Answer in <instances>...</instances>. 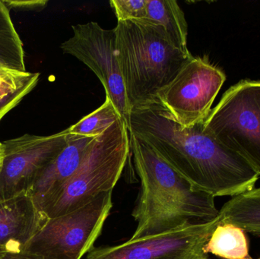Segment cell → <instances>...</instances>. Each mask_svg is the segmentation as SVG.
Returning a JSON list of instances; mask_svg holds the SVG:
<instances>
[{"label":"cell","mask_w":260,"mask_h":259,"mask_svg":"<svg viewBox=\"0 0 260 259\" xmlns=\"http://www.w3.org/2000/svg\"><path fill=\"white\" fill-rule=\"evenodd\" d=\"M204 120L182 128L156 98L131 108L127 127L198 191L234 197L254 189L259 175L206 132Z\"/></svg>","instance_id":"6da1fadb"},{"label":"cell","mask_w":260,"mask_h":259,"mask_svg":"<svg viewBox=\"0 0 260 259\" xmlns=\"http://www.w3.org/2000/svg\"><path fill=\"white\" fill-rule=\"evenodd\" d=\"M40 73L21 71L0 65V121L36 87Z\"/></svg>","instance_id":"2e32d148"},{"label":"cell","mask_w":260,"mask_h":259,"mask_svg":"<svg viewBox=\"0 0 260 259\" xmlns=\"http://www.w3.org/2000/svg\"><path fill=\"white\" fill-rule=\"evenodd\" d=\"M204 129L260 176V81L231 87L205 119Z\"/></svg>","instance_id":"5b68a950"},{"label":"cell","mask_w":260,"mask_h":259,"mask_svg":"<svg viewBox=\"0 0 260 259\" xmlns=\"http://www.w3.org/2000/svg\"><path fill=\"white\" fill-rule=\"evenodd\" d=\"M221 224H232L260 237V189H253L226 202L219 211Z\"/></svg>","instance_id":"5bb4252c"},{"label":"cell","mask_w":260,"mask_h":259,"mask_svg":"<svg viewBox=\"0 0 260 259\" xmlns=\"http://www.w3.org/2000/svg\"><path fill=\"white\" fill-rule=\"evenodd\" d=\"M0 65H3V64H2L1 62H0Z\"/></svg>","instance_id":"603a6c76"},{"label":"cell","mask_w":260,"mask_h":259,"mask_svg":"<svg viewBox=\"0 0 260 259\" xmlns=\"http://www.w3.org/2000/svg\"><path fill=\"white\" fill-rule=\"evenodd\" d=\"M8 9H18L21 11H41L47 6V0H30V1H13L3 0Z\"/></svg>","instance_id":"ffe728a7"},{"label":"cell","mask_w":260,"mask_h":259,"mask_svg":"<svg viewBox=\"0 0 260 259\" xmlns=\"http://www.w3.org/2000/svg\"><path fill=\"white\" fill-rule=\"evenodd\" d=\"M219 216L207 223L186 225L117 246L94 247L85 259H209L205 252Z\"/></svg>","instance_id":"9c48e42d"},{"label":"cell","mask_w":260,"mask_h":259,"mask_svg":"<svg viewBox=\"0 0 260 259\" xmlns=\"http://www.w3.org/2000/svg\"><path fill=\"white\" fill-rule=\"evenodd\" d=\"M114 30L130 108L157 98L192 57L174 47L158 25L145 20L117 21Z\"/></svg>","instance_id":"3957f363"},{"label":"cell","mask_w":260,"mask_h":259,"mask_svg":"<svg viewBox=\"0 0 260 259\" xmlns=\"http://www.w3.org/2000/svg\"><path fill=\"white\" fill-rule=\"evenodd\" d=\"M117 21H136L146 18V0H111Z\"/></svg>","instance_id":"d6986e66"},{"label":"cell","mask_w":260,"mask_h":259,"mask_svg":"<svg viewBox=\"0 0 260 259\" xmlns=\"http://www.w3.org/2000/svg\"><path fill=\"white\" fill-rule=\"evenodd\" d=\"M144 20L158 25L174 47L190 53L187 47V22L177 1L146 0V18Z\"/></svg>","instance_id":"4fadbf2b"},{"label":"cell","mask_w":260,"mask_h":259,"mask_svg":"<svg viewBox=\"0 0 260 259\" xmlns=\"http://www.w3.org/2000/svg\"><path fill=\"white\" fill-rule=\"evenodd\" d=\"M112 207L108 192L76 211L48 219L26 252L42 259H82L94 248Z\"/></svg>","instance_id":"8992f818"},{"label":"cell","mask_w":260,"mask_h":259,"mask_svg":"<svg viewBox=\"0 0 260 259\" xmlns=\"http://www.w3.org/2000/svg\"><path fill=\"white\" fill-rule=\"evenodd\" d=\"M47 220L30 193L0 200V253H25Z\"/></svg>","instance_id":"8fae6325"},{"label":"cell","mask_w":260,"mask_h":259,"mask_svg":"<svg viewBox=\"0 0 260 259\" xmlns=\"http://www.w3.org/2000/svg\"><path fill=\"white\" fill-rule=\"evenodd\" d=\"M0 259H42L37 255L32 254L21 253V254H6L0 253Z\"/></svg>","instance_id":"44dd1931"},{"label":"cell","mask_w":260,"mask_h":259,"mask_svg":"<svg viewBox=\"0 0 260 259\" xmlns=\"http://www.w3.org/2000/svg\"><path fill=\"white\" fill-rule=\"evenodd\" d=\"M256 259H260V257H259V258H256Z\"/></svg>","instance_id":"cb8c5ba5"},{"label":"cell","mask_w":260,"mask_h":259,"mask_svg":"<svg viewBox=\"0 0 260 259\" xmlns=\"http://www.w3.org/2000/svg\"><path fill=\"white\" fill-rule=\"evenodd\" d=\"M9 12L0 0V62L8 68L25 71L24 45Z\"/></svg>","instance_id":"e0dca14e"},{"label":"cell","mask_w":260,"mask_h":259,"mask_svg":"<svg viewBox=\"0 0 260 259\" xmlns=\"http://www.w3.org/2000/svg\"><path fill=\"white\" fill-rule=\"evenodd\" d=\"M68 130L47 136L25 134L2 142L0 200L30 193L38 176L66 147Z\"/></svg>","instance_id":"30bf717a"},{"label":"cell","mask_w":260,"mask_h":259,"mask_svg":"<svg viewBox=\"0 0 260 259\" xmlns=\"http://www.w3.org/2000/svg\"><path fill=\"white\" fill-rule=\"evenodd\" d=\"M205 252L223 259H253L246 232L232 224H220L206 243Z\"/></svg>","instance_id":"9a60e30c"},{"label":"cell","mask_w":260,"mask_h":259,"mask_svg":"<svg viewBox=\"0 0 260 259\" xmlns=\"http://www.w3.org/2000/svg\"><path fill=\"white\" fill-rule=\"evenodd\" d=\"M120 120H123V118L114 103L106 97V100L100 107L85 116L76 124L69 127L67 130L69 133L73 135L97 137Z\"/></svg>","instance_id":"ac0fdd59"},{"label":"cell","mask_w":260,"mask_h":259,"mask_svg":"<svg viewBox=\"0 0 260 259\" xmlns=\"http://www.w3.org/2000/svg\"><path fill=\"white\" fill-rule=\"evenodd\" d=\"M73 35L60 48L83 62L99 78L106 97L114 103L128 126L131 111L119 64L115 30H108L97 22L72 26ZM128 128V127H127Z\"/></svg>","instance_id":"ba28073f"},{"label":"cell","mask_w":260,"mask_h":259,"mask_svg":"<svg viewBox=\"0 0 260 259\" xmlns=\"http://www.w3.org/2000/svg\"><path fill=\"white\" fill-rule=\"evenodd\" d=\"M225 80L207 59L192 56L157 98L182 128L191 127L209 115Z\"/></svg>","instance_id":"52a82bcc"},{"label":"cell","mask_w":260,"mask_h":259,"mask_svg":"<svg viewBox=\"0 0 260 259\" xmlns=\"http://www.w3.org/2000/svg\"><path fill=\"white\" fill-rule=\"evenodd\" d=\"M3 158H4V155H3V146H2V142H0V172L3 167Z\"/></svg>","instance_id":"7402d4cb"},{"label":"cell","mask_w":260,"mask_h":259,"mask_svg":"<svg viewBox=\"0 0 260 259\" xmlns=\"http://www.w3.org/2000/svg\"><path fill=\"white\" fill-rule=\"evenodd\" d=\"M130 154L129 132L124 120L95 137L74 174L41 207L47 218L76 211L102 193L113 192Z\"/></svg>","instance_id":"277c9868"},{"label":"cell","mask_w":260,"mask_h":259,"mask_svg":"<svg viewBox=\"0 0 260 259\" xmlns=\"http://www.w3.org/2000/svg\"><path fill=\"white\" fill-rule=\"evenodd\" d=\"M130 152L140 180L132 216L137 222L130 240L207 223L219 211L215 197L198 191L140 138L129 133Z\"/></svg>","instance_id":"7a4b0ae2"},{"label":"cell","mask_w":260,"mask_h":259,"mask_svg":"<svg viewBox=\"0 0 260 259\" xmlns=\"http://www.w3.org/2000/svg\"><path fill=\"white\" fill-rule=\"evenodd\" d=\"M94 138L70 134L66 147L41 172L30 191L34 202L40 210L43 202L74 174Z\"/></svg>","instance_id":"7c38bea8"}]
</instances>
